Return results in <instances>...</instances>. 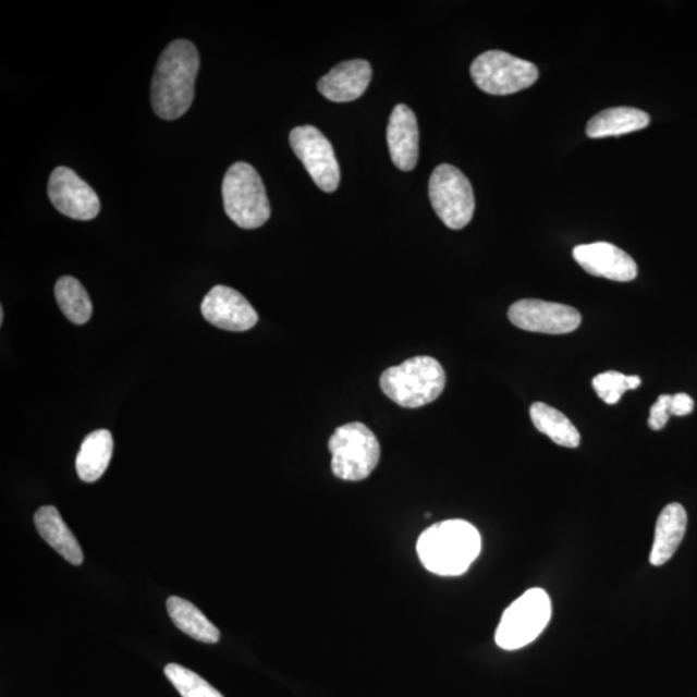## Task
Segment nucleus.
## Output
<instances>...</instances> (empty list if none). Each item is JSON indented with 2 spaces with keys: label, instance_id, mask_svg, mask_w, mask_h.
Masks as SVG:
<instances>
[{
  "label": "nucleus",
  "instance_id": "26",
  "mask_svg": "<svg viewBox=\"0 0 697 697\" xmlns=\"http://www.w3.org/2000/svg\"><path fill=\"white\" fill-rule=\"evenodd\" d=\"M671 416H687L694 411V400L686 393H678L671 396Z\"/></svg>",
  "mask_w": 697,
  "mask_h": 697
},
{
  "label": "nucleus",
  "instance_id": "25",
  "mask_svg": "<svg viewBox=\"0 0 697 697\" xmlns=\"http://www.w3.org/2000/svg\"><path fill=\"white\" fill-rule=\"evenodd\" d=\"M671 396L669 394H662L659 396L657 403L653 404L650 411V418H648V425L652 430H661L665 427L669 417H671Z\"/></svg>",
  "mask_w": 697,
  "mask_h": 697
},
{
  "label": "nucleus",
  "instance_id": "16",
  "mask_svg": "<svg viewBox=\"0 0 697 697\" xmlns=\"http://www.w3.org/2000/svg\"><path fill=\"white\" fill-rule=\"evenodd\" d=\"M687 513L678 503L669 504L659 515L650 554L652 566H662L677 552L686 534Z\"/></svg>",
  "mask_w": 697,
  "mask_h": 697
},
{
  "label": "nucleus",
  "instance_id": "8",
  "mask_svg": "<svg viewBox=\"0 0 697 697\" xmlns=\"http://www.w3.org/2000/svg\"><path fill=\"white\" fill-rule=\"evenodd\" d=\"M429 198L445 227L460 230L469 224L476 209L468 178L455 166L441 164L431 173Z\"/></svg>",
  "mask_w": 697,
  "mask_h": 697
},
{
  "label": "nucleus",
  "instance_id": "4",
  "mask_svg": "<svg viewBox=\"0 0 697 697\" xmlns=\"http://www.w3.org/2000/svg\"><path fill=\"white\" fill-rule=\"evenodd\" d=\"M222 199L230 220L243 229H257L270 219V204L260 174L253 166L234 163L222 181Z\"/></svg>",
  "mask_w": 697,
  "mask_h": 697
},
{
  "label": "nucleus",
  "instance_id": "5",
  "mask_svg": "<svg viewBox=\"0 0 697 697\" xmlns=\"http://www.w3.org/2000/svg\"><path fill=\"white\" fill-rule=\"evenodd\" d=\"M329 449L334 476L351 482L371 476L381 455L379 439L362 423H348L334 430Z\"/></svg>",
  "mask_w": 697,
  "mask_h": 697
},
{
  "label": "nucleus",
  "instance_id": "1",
  "mask_svg": "<svg viewBox=\"0 0 697 697\" xmlns=\"http://www.w3.org/2000/svg\"><path fill=\"white\" fill-rule=\"evenodd\" d=\"M199 65V53L189 40H174L160 54L151 83V103L159 118L174 121L189 110Z\"/></svg>",
  "mask_w": 697,
  "mask_h": 697
},
{
  "label": "nucleus",
  "instance_id": "14",
  "mask_svg": "<svg viewBox=\"0 0 697 697\" xmlns=\"http://www.w3.org/2000/svg\"><path fill=\"white\" fill-rule=\"evenodd\" d=\"M390 157L396 169L413 171L418 160V127L416 115L407 105H396L387 131Z\"/></svg>",
  "mask_w": 697,
  "mask_h": 697
},
{
  "label": "nucleus",
  "instance_id": "19",
  "mask_svg": "<svg viewBox=\"0 0 697 697\" xmlns=\"http://www.w3.org/2000/svg\"><path fill=\"white\" fill-rule=\"evenodd\" d=\"M650 115L636 108H611L592 117L587 125L590 138L622 136L644 130L650 124Z\"/></svg>",
  "mask_w": 697,
  "mask_h": 697
},
{
  "label": "nucleus",
  "instance_id": "7",
  "mask_svg": "<svg viewBox=\"0 0 697 697\" xmlns=\"http://www.w3.org/2000/svg\"><path fill=\"white\" fill-rule=\"evenodd\" d=\"M470 74L479 89L497 96L519 93L539 78V70L533 62L504 51L479 54L472 64Z\"/></svg>",
  "mask_w": 697,
  "mask_h": 697
},
{
  "label": "nucleus",
  "instance_id": "17",
  "mask_svg": "<svg viewBox=\"0 0 697 697\" xmlns=\"http://www.w3.org/2000/svg\"><path fill=\"white\" fill-rule=\"evenodd\" d=\"M34 523L41 538L50 543L56 552L74 566H81L85 555H83L78 540L61 518L58 509L51 505L41 506L34 514Z\"/></svg>",
  "mask_w": 697,
  "mask_h": 697
},
{
  "label": "nucleus",
  "instance_id": "24",
  "mask_svg": "<svg viewBox=\"0 0 697 697\" xmlns=\"http://www.w3.org/2000/svg\"><path fill=\"white\" fill-rule=\"evenodd\" d=\"M592 388L603 402L608 404H616L622 400L627 388L626 376L617 371H608L599 374L592 379Z\"/></svg>",
  "mask_w": 697,
  "mask_h": 697
},
{
  "label": "nucleus",
  "instance_id": "13",
  "mask_svg": "<svg viewBox=\"0 0 697 697\" xmlns=\"http://www.w3.org/2000/svg\"><path fill=\"white\" fill-rule=\"evenodd\" d=\"M574 259L590 276L615 282L636 279L638 268L632 256L608 242L582 244L574 248Z\"/></svg>",
  "mask_w": 697,
  "mask_h": 697
},
{
  "label": "nucleus",
  "instance_id": "12",
  "mask_svg": "<svg viewBox=\"0 0 697 697\" xmlns=\"http://www.w3.org/2000/svg\"><path fill=\"white\" fill-rule=\"evenodd\" d=\"M200 311L212 326L233 332L248 331L259 320L248 299L227 285H216L209 291L201 302Z\"/></svg>",
  "mask_w": 697,
  "mask_h": 697
},
{
  "label": "nucleus",
  "instance_id": "2",
  "mask_svg": "<svg viewBox=\"0 0 697 697\" xmlns=\"http://www.w3.org/2000/svg\"><path fill=\"white\" fill-rule=\"evenodd\" d=\"M482 539L472 523L450 519L425 529L417 541L424 567L439 576H460L477 560Z\"/></svg>",
  "mask_w": 697,
  "mask_h": 697
},
{
  "label": "nucleus",
  "instance_id": "3",
  "mask_svg": "<svg viewBox=\"0 0 697 697\" xmlns=\"http://www.w3.org/2000/svg\"><path fill=\"white\" fill-rule=\"evenodd\" d=\"M380 387L383 394L399 406L420 408L443 393L445 374L438 360L420 355L383 371Z\"/></svg>",
  "mask_w": 697,
  "mask_h": 697
},
{
  "label": "nucleus",
  "instance_id": "10",
  "mask_svg": "<svg viewBox=\"0 0 697 697\" xmlns=\"http://www.w3.org/2000/svg\"><path fill=\"white\" fill-rule=\"evenodd\" d=\"M508 317L521 330L548 334L574 332L582 325L580 313L573 306L535 298L514 303Z\"/></svg>",
  "mask_w": 697,
  "mask_h": 697
},
{
  "label": "nucleus",
  "instance_id": "11",
  "mask_svg": "<svg viewBox=\"0 0 697 697\" xmlns=\"http://www.w3.org/2000/svg\"><path fill=\"white\" fill-rule=\"evenodd\" d=\"M48 197L59 212L74 220H94L101 208L93 187L68 167H58L52 172L48 183Z\"/></svg>",
  "mask_w": 697,
  "mask_h": 697
},
{
  "label": "nucleus",
  "instance_id": "18",
  "mask_svg": "<svg viewBox=\"0 0 697 697\" xmlns=\"http://www.w3.org/2000/svg\"><path fill=\"white\" fill-rule=\"evenodd\" d=\"M113 449V437L107 429L95 430L85 438L75 463L83 482L93 484L102 477L110 464Z\"/></svg>",
  "mask_w": 697,
  "mask_h": 697
},
{
  "label": "nucleus",
  "instance_id": "20",
  "mask_svg": "<svg viewBox=\"0 0 697 697\" xmlns=\"http://www.w3.org/2000/svg\"><path fill=\"white\" fill-rule=\"evenodd\" d=\"M167 611L174 625L195 640L218 644L220 631L191 602L180 597L167 599Z\"/></svg>",
  "mask_w": 697,
  "mask_h": 697
},
{
  "label": "nucleus",
  "instance_id": "6",
  "mask_svg": "<svg viewBox=\"0 0 697 697\" xmlns=\"http://www.w3.org/2000/svg\"><path fill=\"white\" fill-rule=\"evenodd\" d=\"M550 617L552 602L548 592L540 588L529 589L505 610L494 640L503 650H519L540 636Z\"/></svg>",
  "mask_w": 697,
  "mask_h": 697
},
{
  "label": "nucleus",
  "instance_id": "23",
  "mask_svg": "<svg viewBox=\"0 0 697 697\" xmlns=\"http://www.w3.org/2000/svg\"><path fill=\"white\" fill-rule=\"evenodd\" d=\"M166 677L183 697H224L197 673L178 664L164 668Z\"/></svg>",
  "mask_w": 697,
  "mask_h": 697
},
{
  "label": "nucleus",
  "instance_id": "28",
  "mask_svg": "<svg viewBox=\"0 0 697 697\" xmlns=\"http://www.w3.org/2000/svg\"><path fill=\"white\" fill-rule=\"evenodd\" d=\"M3 319H4V311H3V308H2V309H0V322L3 323Z\"/></svg>",
  "mask_w": 697,
  "mask_h": 697
},
{
  "label": "nucleus",
  "instance_id": "22",
  "mask_svg": "<svg viewBox=\"0 0 697 697\" xmlns=\"http://www.w3.org/2000/svg\"><path fill=\"white\" fill-rule=\"evenodd\" d=\"M54 297L70 322L85 325L93 317V303L85 288L75 278H60L54 285Z\"/></svg>",
  "mask_w": 697,
  "mask_h": 697
},
{
  "label": "nucleus",
  "instance_id": "21",
  "mask_svg": "<svg viewBox=\"0 0 697 697\" xmlns=\"http://www.w3.org/2000/svg\"><path fill=\"white\" fill-rule=\"evenodd\" d=\"M529 416L535 428L552 439L554 443L567 449H576L580 445V433L561 411L550 407L547 403L536 402L529 408Z\"/></svg>",
  "mask_w": 697,
  "mask_h": 697
},
{
  "label": "nucleus",
  "instance_id": "9",
  "mask_svg": "<svg viewBox=\"0 0 697 697\" xmlns=\"http://www.w3.org/2000/svg\"><path fill=\"white\" fill-rule=\"evenodd\" d=\"M290 144L320 191L338 189L340 167L332 144L322 132L313 125H302L291 131Z\"/></svg>",
  "mask_w": 697,
  "mask_h": 697
},
{
  "label": "nucleus",
  "instance_id": "27",
  "mask_svg": "<svg viewBox=\"0 0 697 697\" xmlns=\"http://www.w3.org/2000/svg\"><path fill=\"white\" fill-rule=\"evenodd\" d=\"M640 382H643V380H640L639 376H626V383L629 390L637 389L640 386Z\"/></svg>",
  "mask_w": 697,
  "mask_h": 697
},
{
  "label": "nucleus",
  "instance_id": "15",
  "mask_svg": "<svg viewBox=\"0 0 697 697\" xmlns=\"http://www.w3.org/2000/svg\"><path fill=\"white\" fill-rule=\"evenodd\" d=\"M371 78L372 68L368 61H345L318 82V90L333 102L354 101L366 93Z\"/></svg>",
  "mask_w": 697,
  "mask_h": 697
}]
</instances>
